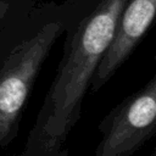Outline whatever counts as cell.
<instances>
[{
    "label": "cell",
    "mask_w": 156,
    "mask_h": 156,
    "mask_svg": "<svg viewBox=\"0 0 156 156\" xmlns=\"http://www.w3.org/2000/svg\"><path fill=\"white\" fill-rule=\"evenodd\" d=\"M29 10V0H0V29Z\"/></svg>",
    "instance_id": "5"
},
{
    "label": "cell",
    "mask_w": 156,
    "mask_h": 156,
    "mask_svg": "<svg viewBox=\"0 0 156 156\" xmlns=\"http://www.w3.org/2000/svg\"><path fill=\"white\" fill-rule=\"evenodd\" d=\"M95 156H133L156 133V77L123 99L99 123Z\"/></svg>",
    "instance_id": "3"
},
{
    "label": "cell",
    "mask_w": 156,
    "mask_h": 156,
    "mask_svg": "<svg viewBox=\"0 0 156 156\" xmlns=\"http://www.w3.org/2000/svg\"><path fill=\"white\" fill-rule=\"evenodd\" d=\"M151 156H156V150H154V151H152V154H151Z\"/></svg>",
    "instance_id": "7"
},
{
    "label": "cell",
    "mask_w": 156,
    "mask_h": 156,
    "mask_svg": "<svg viewBox=\"0 0 156 156\" xmlns=\"http://www.w3.org/2000/svg\"><path fill=\"white\" fill-rule=\"evenodd\" d=\"M57 156H68V151H67L66 149H62Z\"/></svg>",
    "instance_id": "6"
},
{
    "label": "cell",
    "mask_w": 156,
    "mask_h": 156,
    "mask_svg": "<svg viewBox=\"0 0 156 156\" xmlns=\"http://www.w3.org/2000/svg\"><path fill=\"white\" fill-rule=\"evenodd\" d=\"M24 29L0 61V149L17 136L34 82L65 30L60 7L50 5L32 10Z\"/></svg>",
    "instance_id": "2"
},
{
    "label": "cell",
    "mask_w": 156,
    "mask_h": 156,
    "mask_svg": "<svg viewBox=\"0 0 156 156\" xmlns=\"http://www.w3.org/2000/svg\"><path fill=\"white\" fill-rule=\"evenodd\" d=\"M128 0H66L60 5L63 52L23 150L13 156H57L77 124L83 99Z\"/></svg>",
    "instance_id": "1"
},
{
    "label": "cell",
    "mask_w": 156,
    "mask_h": 156,
    "mask_svg": "<svg viewBox=\"0 0 156 156\" xmlns=\"http://www.w3.org/2000/svg\"><path fill=\"white\" fill-rule=\"evenodd\" d=\"M156 16V0H128L122 9L112 39L104 52L89 89L100 90L129 58Z\"/></svg>",
    "instance_id": "4"
}]
</instances>
